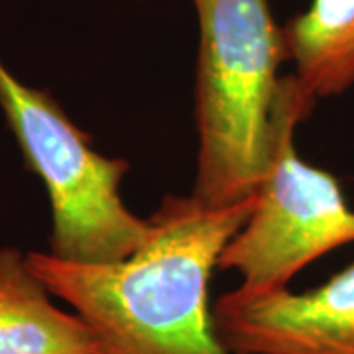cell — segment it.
Masks as SVG:
<instances>
[{"mask_svg":"<svg viewBox=\"0 0 354 354\" xmlns=\"http://www.w3.org/2000/svg\"><path fill=\"white\" fill-rule=\"evenodd\" d=\"M315 106L293 73L281 77L268 171L254 211L218 260V270L241 276V293L288 290L304 268L354 242V209L339 179L305 162L295 148L297 127Z\"/></svg>","mask_w":354,"mask_h":354,"instance_id":"277c9868","label":"cell"},{"mask_svg":"<svg viewBox=\"0 0 354 354\" xmlns=\"http://www.w3.org/2000/svg\"><path fill=\"white\" fill-rule=\"evenodd\" d=\"M51 297L26 254L0 246V354H97L85 321Z\"/></svg>","mask_w":354,"mask_h":354,"instance_id":"8992f818","label":"cell"},{"mask_svg":"<svg viewBox=\"0 0 354 354\" xmlns=\"http://www.w3.org/2000/svg\"><path fill=\"white\" fill-rule=\"evenodd\" d=\"M0 111L51 209L50 254L81 264L122 260L146 241L148 218L134 215L120 185L127 160L106 158L50 91L26 85L0 59Z\"/></svg>","mask_w":354,"mask_h":354,"instance_id":"3957f363","label":"cell"},{"mask_svg":"<svg viewBox=\"0 0 354 354\" xmlns=\"http://www.w3.org/2000/svg\"><path fill=\"white\" fill-rule=\"evenodd\" d=\"M213 321L232 354H354V262L313 290L227 291Z\"/></svg>","mask_w":354,"mask_h":354,"instance_id":"5b68a950","label":"cell"},{"mask_svg":"<svg viewBox=\"0 0 354 354\" xmlns=\"http://www.w3.org/2000/svg\"><path fill=\"white\" fill-rule=\"evenodd\" d=\"M199 48L195 73L197 176L209 207L252 197L264 179L281 73L290 62L270 0H193Z\"/></svg>","mask_w":354,"mask_h":354,"instance_id":"7a4b0ae2","label":"cell"},{"mask_svg":"<svg viewBox=\"0 0 354 354\" xmlns=\"http://www.w3.org/2000/svg\"><path fill=\"white\" fill-rule=\"evenodd\" d=\"M254 205L256 193L228 207L165 195L148 216L146 241L122 260L81 264L30 252L26 262L85 321L97 354H232L216 335L209 286Z\"/></svg>","mask_w":354,"mask_h":354,"instance_id":"6da1fadb","label":"cell"},{"mask_svg":"<svg viewBox=\"0 0 354 354\" xmlns=\"http://www.w3.org/2000/svg\"><path fill=\"white\" fill-rule=\"evenodd\" d=\"M293 77L319 102L354 87V0H311L283 26Z\"/></svg>","mask_w":354,"mask_h":354,"instance_id":"52a82bcc","label":"cell"}]
</instances>
